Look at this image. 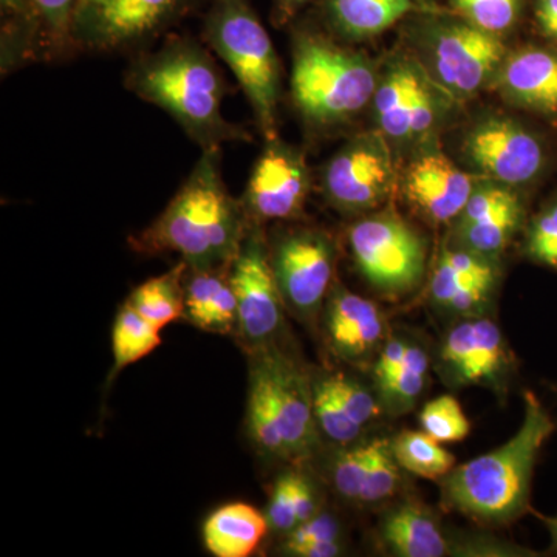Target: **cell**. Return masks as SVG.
I'll return each mask as SVG.
<instances>
[{
  "mask_svg": "<svg viewBox=\"0 0 557 557\" xmlns=\"http://www.w3.org/2000/svg\"><path fill=\"white\" fill-rule=\"evenodd\" d=\"M251 223L226 189L220 150H203L160 218L132 239L139 252H178L193 269L230 267Z\"/></svg>",
  "mask_w": 557,
  "mask_h": 557,
  "instance_id": "obj_1",
  "label": "cell"
},
{
  "mask_svg": "<svg viewBox=\"0 0 557 557\" xmlns=\"http://www.w3.org/2000/svg\"><path fill=\"white\" fill-rule=\"evenodd\" d=\"M127 89L163 109L201 150H222L223 143L249 141L240 126L225 120V76L196 40L171 38L143 54L126 73Z\"/></svg>",
  "mask_w": 557,
  "mask_h": 557,
  "instance_id": "obj_2",
  "label": "cell"
},
{
  "mask_svg": "<svg viewBox=\"0 0 557 557\" xmlns=\"http://www.w3.org/2000/svg\"><path fill=\"white\" fill-rule=\"evenodd\" d=\"M555 421L541 399L525 394L519 431L505 445L442 479L443 502L450 509L483 522L504 523L527 511L539 454L555 432Z\"/></svg>",
  "mask_w": 557,
  "mask_h": 557,
  "instance_id": "obj_3",
  "label": "cell"
},
{
  "mask_svg": "<svg viewBox=\"0 0 557 557\" xmlns=\"http://www.w3.org/2000/svg\"><path fill=\"white\" fill-rule=\"evenodd\" d=\"M376 86L375 69L364 54L314 33L296 36L292 95L314 129H332L357 116L372 102Z\"/></svg>",
  "mask_w": 557,
  "mask_h": 557,
  "instance_id": "obj_4",
  "label": "cell"
},
{
  "mask_svg": "<svg viewBox=\"0 0 557 557\" xmlns=\"http://www.w3.org/2000/svg\"><path fill=\"white\" fill-rule=\"evenodd\" d=\"M203 35L208 46L233 70L263 137L277 138L281 62L248 0H214Z\"/></svg>",
  "mask_w": 557,
  "mask_h": 557,
  "instance_id": "obj_5",
  "label": "cell"
},
{
  "mask_svg": "<svg viewBox=\"0 0 557 557\" xmlns=\"http://www.w3.org/2000/svg\"><path fill=\"white\" fill-rule=\"evenodd\" d=\"M348 247L359 273L384 295H406L424 276L423 237L395 212L358 220L348 230Z\"/></svg>",
  "mask_w": 557,
  "mask_h": 557,
  "instance_id": "obj_6",
  "label": "cell"
},
{
  "mask_svg": "<svg viewBox=\"0 0 557 557\" xmlns=\"http://www.w3.org/2000/svg\"><path fill=\"white\" fill-rule=\"evenodd\" d=\"M432 78L450 97L465 100L496 78L507 49L498 36L465 22H442L428 33Z\"/></svg>",
  "mask_w": 557,
  "mask_h": 557,
  "instance_id": "obj_7",
  "label": "cell"
},
{
  "mask_svg": "<svg viewBox=\"0 0 557 557\" xmlns=\"http://www.w3.org/2000/svg\"><path fill=\"white\" fill-rule=\"evenodd\" d=\"M237 298V329L255 350L271 346L284 324V304L262 233L251 223L230 270Z\"/></svg>",
  "mask_w": 557,
  "mask_h": 557,
  "instance_id": "obj_8",
  "label": "cell"
},
{
  "mask_svg": "<svg viewBox=\"0 0 557 557\" xmlns=\"http://www.w3.org/2000/svg\"><path fill=\"white\" fill-rule=\"evenodd\" d=\"M395 185L397 170L383 134L351 138L332 157L322 174L325 197L343 212L380 207Z\"/></svg>",
  "mask_w": 557,
  "mask_h": 557,
  "instance_id": "obj_9",
  "label": "cell"
},
{
  "mask_svg": "<svg viewBox=\"0 0 557 557\" xmlns=\"http://www.w3.org/2000/svg\"><path fill=\"white\" fill-rule=\"evenodd\" d=\"M443 98L453 97L417 62H394L372 100L381 134L398 143L424 137L442 116Z\"/></svg>",
  "mask_w": 557,
  "mask_h": 557,
  "instance_id": "obj_10",
  "label": "cell"
},
{
  "mask_svg": "<svg viewBox=\"0 0 557 557\" xmlns=\"http://www.w3.org/2000/svg\"><path fill=\"white\" fill-rule=\"evenodd\" d=\"M461 150L480 175L511 188L533 182L547 164L542 139L507 116L480 120L465 135Z\"/></svg>",
  "mask_w": 557,
  "mask_h": 557,
  "instance_id": "obj_11",
  "label": "cell"
},
{
  "mask_svg": "<svg viewBox=\"0 0 557 557\" xmlns=\"http://www.w3.org/2000/svg\"><path fill=\"white\" fill-rule=\"evenodd\" d=\"M311 177L300 150L267 139L240 203L249 223L295 219L309 199Z\"/></svg>",
  "mask_w": 557,
  "mask_h": 557,
  "instance_id": "obj_12",
  "label": "cell"
},
{
  "mask_svg": "<svg viewBox=\"0 0 557 557\" xmlns=\"http://www.w3.org/2000/svg\"><path fill=\"white\" fill-rule=\"evenodd\" d=\"M270 256L285 304L302 314L318 310L335 276L336 252L327 234L293 231L276 242Z\"/></svg>",
  "mask_w": 557,
  "mask_h": 557,
  "instance_id": "obj_13",
  "label": "cell"
},
{
  "mask_svg": "<svg viewBox=\"0 0 557 557\" xmlns=\"http://www.w3.org/2000/svg\"><path fill=\"white\" fill-rule=\"evenodd\" d=\"M255 361L265 373L287 458L306 456L317 438L313 384L302 370L273 347L255 351Z\"/></svg>",
  "mask_w": 557,
  "mask_h": 557,
  "instance_id": "obj_14",
  "label": "cell"
},
{
  "mask_svg": "<svg viewBox=\"0 0 557 557\" xmlns=\"http://www.w3.org/2000/svg\"><path fill=\"white\" fill-rule=\"evenodd\" d=\"M475 185L443 152H426L409 164L403 190L409 203L432 223L457 219Z\"/></svg>",
  "mask_w": 557,
  "mask_h": 557,
  "instance_id": "obj_15",
  "label": "cell"
},
{
  "mask_svg": "<svg viewBox=\"0 0 557 557\" xmlns=\"http://www.w3.org/2000/svg\"><path fill=\"white\" fill-rule=\"evenodd\" d=\"M442 361L453 383L490 384L509 366L500 329L491 319H471L456 325L445 338Z\"/></svg>",
  "mask_w": 557,
  "mask_h": 557,
  "instance_id": "obj_16",
  "label": "cell"
},
{
  "mask_svg": "<svg viewBox=\"0 0 557 557\" xmlns=\"http://www.w3.org/2000/svg\"><path fill=\"white\" fill-rule=\"evenodd\" d=\"M497 90L518 108L557 116V51L523 47L507 54L496 78Z\"/></svg>",
  "mask_w": 557,
  "mask_h": 557,
  "instance_id": "obj_17",
  "label": "cell"
},
{
  "mask_svg": "<svg viewBox=\"0 0 557 557\" xmlns=\"http://www.w3.org/2000/svg\"><path fill=\"white\" fill-rule=\"evenodd\" d=\"M497 284L493 259L468 249H446L432 274L431 295L435 304L456 313L478 311Z\"/></svg>",
  "mask_w": 557,
  "mask_h": 557,
  "instance_id": "obj_18",
  "label": "cell"
},
{
  "mask_svg": "<svg viewBox=\"0 0 557 557\" xmlns=\"http://www.w3.org/2000/svg\"><path fill=\"white\" fill-rule=\"evenodd\" d=\"M180 0H106L86 17L87 40L98 49L134 42L166 20Z\"/></svg>",
  "mask_w": 557,
  "mask_h": 557,
  "instance_id": "obj_19",
  "label": "cell"
},
{
  "mask_svg": "<svg viewBox=\"0 0 557 557\" xmlns=\"http://www.w3.org/2000/svg\"><path fill=\"white\" fill-rule=\"evenodd\" d=\"M327 330L333 348L347 359H361L380 346L384 318L372 300L338 287L327 310Z\"/></svg>",
  "mask_w": 557,
  "mask_h": 557,
  "instance_id": "obj_20",
  "label": "cell"
},
{
  "mask_svg": "<svg viewBox=\"0 0 557 557\" xmlns=\"http://www.w3.org/2000/svg\"><path fill=\"white\" fill-rule=\"evenodd\" d=\"M269 530V518L263 512L236 502L209 516L203 525L205 545L215 557H248L259 548Z\"/></svg>",
  "mask_w": 557,
  "mask_h": 557,
  "instance_id": "obj_21",
  "label": "cell"
},
{
  "mask_svg": "<svg viewBox=\"0 0 557 557\" xmlns=\"http://www.w3.org/2000/svg\"><path fill=\"white\" fill-rule=\"evenodd\" d=\"M381 537L394 555L442 557L449 544L438 520L420 504L399 505L381 523Z\"/></svg>",
  "mask_w": 557,
  "mask_h": 557,
  "instance_id": "obj_22",
  "label": "cell"
},
{
  "mask_svg": "<svg viewBox=\"0 0 557 557\" xmlns=\"http://www.w3.org/2000/svg\"><path fill=\"white\" fill-rule=\"evenodd\" d=\"M330 17L344 36L372 38L418 10L413 0H330Z\"/></svg>",
  "mask_w": 557,
  "mask_h": 557,
  "instance_id": "obj_23",
  "label": "cell"
},
{
  "mask_svg": "<svg viewBox=\"0 0 557 557\" xmlns=\"http://www.w3.org/2000/svg\"><path fill=\"white\" fill-rule=\"evenodd\" d=\"M523 207L518 193L485 218L457 230L460 248L494 259L500 255L522 225Z\"/></svg>",
  "mask_w": 557,
  "mask_h": 557,
  "instance_id": "obj_24",
  "label": "cell"
},
{
  "mask_svg": "<svg viewBox=\"0 0 557 557\" xmlns=\"http://www.w3.org/2000/svg\"><path fill=\"white\" fill-rule=\"evenodd\" d=\"M186 269L188 265L183 262L170 273L149 278L132 293L127 302L157 329L166 327L185 311V288L182 287V281Z\"/></svg>",
  "mask_w": 557,
  "mask_h": 557,
  "instance_id": "obj_25",
  "label": "cell"
},
{
  "mask_svg": "<svg viewBox=\"0 0 557 557\" xmlns=\"http://www.w3.org/2000/svg\"><path fill=\"white\" fill-rule=\"evenodd\" d=\"M248 431L262 453L287 458L269 381L256 361L251 362L249 373Z\"/></svg>",
  "mask_w": 557,
  "mask_h": 557,
  "instance_id": "obj_26",
  "label": "cell"
},
{
  "mask_svg": "<svg viewBox=\"0 0 557 557\" xmlns=\"http://www.w3.org/2000/svg\"><path fill=\"white\" fill-rule=\"evenodd\" d=\"M399 468L423 479H443L456 468V458L424 431H406L391 440Z\"/></svg>",
  "mask_w": 557,
  "mask_h": 557,
  "instance_id": "obj_27",
  "label": "cell"
},
{
  "mask_svg": "<svg viewBox=\"0 0 557 557\" xmlns=\"http://www.w3.org/2000/svg\"><path fill=\"white\" fill-rule=\"evenodd\" d=\"M160 329L146 321L129 302L123 306L113 325L112 376L135 364L139 359L148 357L160 346Z\"/></svg>",
  "mask_w": 557,
  "mask_h": 557,
  "instance_id": "obj_28",
  "label": "cell"
},
{
  "mask_svg": "<svg viewBox=\"0 0 557 557\" xmlns=\"http://www.w3.org/2000/svg\"><path fill=\"white\" fill-rule=\"evenodd\" d=\"M429 375V359L423 348L409 344L401 368L381 384V398L395 412L412 408L423 394Z\"/></svg>",
  "mask_w": 557,
  "mask_h": 557,
  "instance_id": "obj_29",
  "label": "cell"
},
{
  "mask_svg": "<svg viewBox=\"0 0 557 557\" xmlns=\"http://www.w3.org/2000/svg\"><path fill=\"white\" fill-rule=\"evenodd\" d=\"M399 465L392 450L391 440L370 442V463L358 504L373 505L397 493Z\"/></svg>",
  "mask_w": 557,
  "mask_h": 557,
  "instance_id": "obj_30",
  "label": "cell"
},
{
  "mask_svg": "<svg viewBox=\"0 0 557 557\" xmlns=\"http://www.w3.org/2000/svg\"><path fill=\"white\" fill-rule=\"evenodd\" d=\"M314 417L318 428L325 437L339 445H348L361 435L362 429L348 416L338 395L330 386L327 376H322L313 384Z\"/></svg>",
  "mask_w": 557,
  "mask_h": 557,
  "instance_id": "obj_31",
  "label": "cell"
},
{
  "mask_svg": "<svg viewBox=\"0 0 557 557\" xmlns=\"http://www.w3.org/2000/svg\"><path fill=\"white\" fill-rule=\"evenodd\" d=\"M421 431L440 443L461 442L469 435L471 423L460 403L453 395H442L432 399L420 413Z\"/></svg>",
  "mask_w": 557,
  "mask_h": 557,
  "instance_id": "obj_32",
  "label": "cell"
},
{
  "mask_svg": "<svg viewBox=\"0 0 557 557\" xmlns=\"http://www.w3.org/2000/svg\"><path fill=\"white\" fill-rule=\"evenodd\" d=\"M450 3L469 24L496 36L515 27L523 7V0H450Z\"/></svg>",
  "mask_w": 557,
  "mask_h": 557,
  "instance_id": "obj_33",
  "label": "cell"
},
{
  "mask_svg": "<svg viewBox=\"0 0 557 557\" xmlns=\"http://www.w3.org/2000/svg\"><path fill=\"white\" fill-rule=\"evenodd\" d=\"M525 252L534 262L557 270V197L531 220Z\"/></svg>",
  "mask_w": 557,
  "mask_h": 557,
  "instance_id": "obj_34",
  "label": "cell"
},
{
  "mask_svg": "<svg viewBox=\"0 0 557 557\" xmlns=\"http://www.w3.org/2000/svg\"><path fill=\"white\" fill-rule=\"evenodd\" d=\"M370 463V442L344 450L336 457L332 468V480L339 496L359 502Z\"/></svg>",
  "mask_w": 557,
  "mask_h": 557,
  "instance_id": "obj_35",
  "label": "cell"
},
{
  "mask_svg": "<svg viewBox=\"0 0 557 557\" xmlns=\"http://www.w3.org/2000/svg\"><path fill=\"white\" fill-rule=\"evenodd\" d=\"M295 480L296 472H287L282 474L274 483L273 493H271L269 518L271 530L277 533L288 534L289 531L298 527L295 507Z\"/></svg>",
  "mask_w": 557,
  "mask_h": 557,
  "instance_id": "obj_36",
  "label": "cell"
},
{
  "mask_svg": "<svg viewBox=\"0 0 557 557\" xmlns=\"http://www.w3.org/2000/svg\"><path fill=\"white\" fill-rule=\"evenodd\" d=\"M237 314H239V310H237L236 292H234L231 277H228L215 293L200 329L228 333L237 327Z\"/></svg>",
  "mask_w": 557,
  "mask_h": 557,
  "instance_id": "obj_37",
  "label": "cell"
},
{
  "mask_svg": "<svg viewBox=\"0 0 557 557\" xmlns=\"http://www.w3.org/2000/svg\"><path fill=\"white\" fill-rule=\"evenodd\" d=\"M32 5L46 24L54 42H62L67 38L79 0H32Z\"/></svg>",
  "mask_w": 557,
  "mask_h": 557,
  "instance_id": "obj_38",
  "label": "cell"
},
{
  "mask_svg": "<svg viewBox=\"0 0 557 557\" xmlns=\"http://www.w3.org/2000/svg\"><path fill=\"white\" fill-rule=\"evenodd\" d=\"M339 525L330 515H314L313 518L299 523L295 530L289 531L284 549L311 544V542L338 541Z\"/></svg>",
  "mask_w": 557,
  "mask_h": 557,
  "instance_id": "obj_39",
  "label": "cell"
},
{
  "mask_svg": "<svg viewBox=\"0 0 557 557\" xmlns=\"http://www.w3.org/2000/svg\"><path fill=\"white\" fill-rule=\"evenodd\" d=\"M409 343L405 339H391L387 341L386 346L381 350L379 361L375 364V380L381 384L386 383L392 375L397 373L405 361L406 350H408Z\"/></svg>",
  "mask_w": 557,
  "mask_h": 557,
  "instance_id": "obj_40",
  "label": "cell"
},
{
  "mask_svg": "<svg viewBox=\"0 0 557 557\" xmlns=\"http://www.w3.org/2000/svg\"><path fill=\"white\" fill-rule=\"evenodd\" d=\"M295 507L298 525L318 515V504L313 487H311L309 480L300 474H296L295 480Z\"/></svg>",
  "mask_w": 557,
  "mask_h": 557,
  "instance_id": "obj_41",
  "label": "cell"
},
{
  "mask_svg": "<svg viewBox=\"0 0 557 557\" xmlns=\"http://www.w3.org/2000/svg\"><path fill=\"white\" fill-rule=\"evenodd\" d=\"M288 555L298 557H336L343 553L339 541L311 542L287 549Z\"/></svg>",
  "mask_w": 557,
  "mask_h": 557,
  "instance_id": "obj_42",
  "label": "cell"
},
{
  "mask_svg": "<svg viewBox=\"0 0 557 557\" xmlns=\"http://www.w3.org/2000/svg\"><path fill=\"white\" fill-rule=\"evenodd\" d=\"M536 17L542 32L557 39V0H536Z\"/></svg>",
  "mask_w": 557,
  "mask_h": 557,
  "instance_id": "obj_43",
  "label": "cell"
},
{
  "mask_svg": "<svg viewBox=\"0 0 557 557\" xmlns=\"http://www.w3.org/2000/svg\"><path fill=\"white\" fill-rule=\"evenodd\" d=\"M310 2L311 0H276L274 17H276L277 24H285L295 17L296 13H299Z\"/></svg>",
  "mask_w": 557,
  "mask_h": 557,
  "instance_id": "obj_44",
  "label": "cell"
},
{
  "mask_svg": "<svg viewBox=\"0 0 557 557\" xmlns=\"http://www.w3.org/2000/svg\"><path fill=\"white\" fill-rule=\"evenodd\" d=\"M106 0H79L78 10H76V21L86 20L95 10L100 9Z\"/></svg>",
  "mask_w": 557,
  "mask_h": 557,
  "instance_id": "obj_45",
  "label": "cell"
},
{
  "mask_svg": "<svg viewBox=\"0 0 557 557\" xmlns=\"http://www.w3.org/2000/svg\"><path fill=\"white\" fill-rule=\"evenodd\" d=\"M539 519L545 523L547 527L549 536H552L553 548L557 552V516H553V518H548V516H539Z\"/></svg>",
  "mask_w": 557,
  "mask_h": 557,
  "instance_id": "obj_46",
  "label": "cell"
},
{
  "mask_svg": "<svg viewBox=\"0 0 557 557\" xmlns=\"http://www.w3.org/2000/svg\"><path fill=\"white\" fill-rule=\"evenodd\" d=\"M3 9L22 13L25 9L24 0H2Z\"/></svg>",
  "mask_w": 557,
  "mask_h": 557,
  "instance_id": "obj_47",
  "label": "cell"
}]
</instances>
